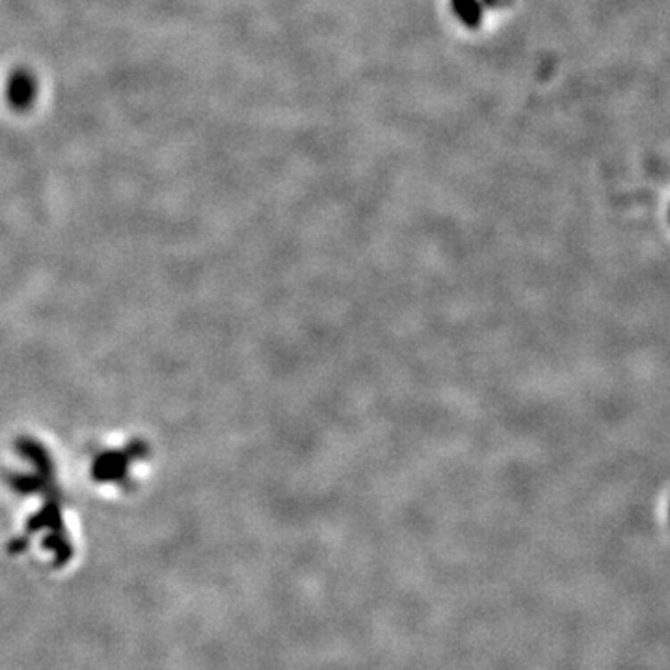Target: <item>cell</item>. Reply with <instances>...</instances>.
I'll use <instances>...</instances> for the list:
<instances>
[{
    "label": "cell",
    "instance_id": "obj_1",
    "mask_svg": "<svg viewBox=\"0 0 670 670\" xmlns=\"http://www.w3.org/2000/svg\"><path fill=\"white\" fill-rule=\"evenodd\" d=\"M34 80L29 73H15L10 80V86H8V94H10V101L13 103V106L21 108V106H29V103L32 101L34 97Z\"/></svg>",
    "mask_w": 670,
    "mask_h": 670
}]
</instances>
